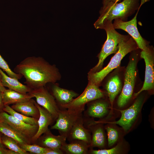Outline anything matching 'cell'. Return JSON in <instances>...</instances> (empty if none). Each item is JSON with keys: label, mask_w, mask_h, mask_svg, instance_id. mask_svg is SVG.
I'll return each instance as SVG.
<instances>
[{"label": "cell", "mask_w": 154, "mask_h": 154, "mask_svg": "<svg viewBox=\"0 0 154 154\" xmlns=\"http://www.w3.org/2000/svg\"><path fill=\"white\" fill-rule=\"evenodd\" d=\"M14 71L24 76L25 83L32 89L56 83L61 78L56 66L40 57L26 58L16 66Z\"/></svg>", "instance_id": "cell-1"}, {"label": "cell", "mask_w": 154, "mask_h": 154, "mask_svg": "<svg viewBox=\"0 0 154 154\" xmlns=\"http://www.w3.org/2000/svg\"><path fill=\"white\" fill-rule=\"evenodd\" d=\"M139 48L135 41L129 35H123L118 44V49L107 65L100 70L93 73L89 72L88 83L98 86L106 76L120 65L123 58L128 53Z\"/></svg>", "instance_id": "cell-2"}, {"label": "cell", "mask_w": 154, "mask_h": 154, "mask_svg": "<svg viewBox=\"0 0 154 154\" xmlns=\"http://www.w3.org/2000/svg\"><path fill=\"white\" fill-rule=\"evenodd\" d=\"M139 1L123 0L120 3H116L110 1L104 8H101L100 16L94 24L95 27L98 29L103 22L106 21H112L113 20L119 19L127 21L128 18L141 6Z\"/></svg>", "instance_id": "cell-3"}, {"label": "cell", "mask_w": 154, "mask_h": 154, "mask_svg": "<svg viewBox=\"0 0 154 154\" xmlns=\"http://www.w3.org/2000/svg\"><path fill=\"white\" fill-rule=\"evenodd\" d=\"M98 29H104L106 32L107 37L98 55V62L89 72L91 73L95 72L101 70L106 58L109 55L116 53L118 49L119 43L123 36L116 30L112 21H106L104 22Z\"/></svg>", "instance_id": "cell-4"}, {"label": "cell", "mask_w": 154, "mask_h": 154, "mask_svg": "<svg viewBox=\"0 0 154 154\" xmlns=\"http://www.w3.org/2000/svg\"><path fill=\"white\" fill-rule=\"evenodd\" d=\"M139 48L131 51L130 58L124 74L122 90L117 100L118 106L122 108L131 99L134 88L136 78V70L138 61Z\"/></svg>", "instance_id": "cell-5"}, {"label": "cell", "mask_w": 154, "mask_h": 154, "mask_svg": "<svg viewBox=\"0 0 154 154\" xmlns=\"http://www.w3.org/2000/svg\"><path fill=\"white\" fill-rule=\"evenodd\" d=\"M106 94L104 91L99 88V86L88 82L81 95L73 99L69 103L61 106L59 108L83 112L86 104L95 100L105 97Z\"/></svg>", "instance_id": "cell-6"}, {"label": "cell", "mask_w": 154, "mask_h": 154, "mask_svg": "<svg viewBox=\"0 0 154 154\" xmlns=\"http://www.w3.org/2000/svg\"><path fill=\"white\" fill-rule=\"evenodd\" d=\"M144 101V98L143 96H138L129 108L119 110L121 116L119 119L117 121L108 122L120 125L125 132L129 131L138 120Z\"/></svg>", "instance_id": "cell-7"}, {"label": "cell", "mask_w": 154, "mask_h": 154, "mask_svg": "<svg viewBox=\"0 0 154 154\" xmlns=\"http://www.w3.org/2000/svg\"><path fill=\"white\" fill-rule=\"evenodd\" d=\"M140 8L138 10L134 17L128 21H123L120 19L114 20L113 23L114 28L121 29L127 32L134 40L138 47L141 50L147 51L150 49L149 43L140 35L137 27V17Z\"/></svg>", "instance_id": "cell-8"}, {"label": "cell", "mask_w": 154, "mask_h": 154, "mask_svg": "<svg viewBox=\"0 0 154 154\" xmlns=\"http://www.w3.org/2000/svg\"><path fill=\"white\" fill-rule=\"evenodd\" d=\"M59 109L56 122L50 129L57 130L60 135L67 138L73 125L83 112L68 109Z\"/></svg>", "instance_id": "cell-9"}, {"label": "cell", "mask_w": 154, "mask_h": 154, "mask_svg": "<svg viewBox=\"0 0 154 154\" xmlns=\"http://www.w3.org/2000/svg\"><path fill=\"white\" fill-rule=\"evenodd\" d=\"M83 117L84 125L91 134L90 148L97 147L104 149L106 145L107 139L103 123L95 121L92 118Z\"/></svg>", "instance_id": "cell-10"}, {"label": "cell", "mask_w": 154, "mask_h": 154, "mask_svg": "<svg viewBox=\"0 0 154 154\" xmlns=\"http://www.w3.org/2000/svg\"><path fill=\"white\" fill-rule=\"evenodd\" d=\"M28 93L35 97L37 103L47 110L56 120L60 109L55 98L45 86L32 89Z\"/></svg>", "instance_id": "cell-11"}, {"label": "cell", "mask_w": 154, "mask_h": 154, "mask_svg": "<svg viewBox=\"0 0 154 154\" xmlns=\"http://www.w3.org/2000/svg\"><path fill=\"white\" fill-rule=\"evenodd\" d=\"M140 56L143 58L145 65V80L143 86L134 96L136 97L144 91L153 90L154 88V52L153 47L147 51L141 50Z\"/></svg>", "instance_id": "cell-12"}, {"label": "cell", "mask_w": 154, "mask_h": 154, "mask_svg": "<svg viewBox=\"0 0 154 154\" xmlns=\"http://www.w3.org/2000/svg\"><path fill=\"white\" fill-rule=\"evenodd\" d=\"M0 121L8 124L31 141V138L38 129V125H32L25 123L3 110L0 112Z\"/></svg>", "instance_id": "cell-13"}, {"label": "cell", "mask_w": 154, "mask_h": 154, "mask_svg": "<svg viewBox=\"0 0 154 154\" xmlns=\"http://www.w3.org/2000/svg\"><path fill=\"white\" fill-rule=\"evenodd\" d=\"M104 98L97 99L88 103L86 109L83 111V116L102 119L108 114L110 104Z\"/></svg>", "instance_id": "cell-14"}, {"label": "cell", "mask_w": 154, "mask_h": 154, "mask_svg": "<svg viewBox=\"0 0 154 154\" xmlns=\"http://www.w3.org/2000/svg\"><path fill=\"white\" fill-rule=\"evenodd\" d=\"M67 139L69 142L74 140L82 141L90 145L91 134L89 130L84 125L83 114L78 117L73 125L67 136Z\"/></svg>", "instance_id": "cell-15"}, {"label": "cell", "mask_w": 154, "mask_h": 154, "mask_svg": "<svg viewBox=\"0 0 154 154\" xmlns=\"http://www.w3.org/2000/svg\"><path fill=\"white\" fill-rule=\"evenodd\" d=\"M123 86L122 78L118 72L113 73L106 80L104 88L112 106L116 97L121 92Z\"/></svg>", "instance_id": "cell-16"}, {"label": "cell", "mask_w": 154, "mask_h": 154, "mask_svg": "<svg viewBox=\"0 0 154 154\" xmlns=\"http://www.w3.org/2000/svg\"><path fill=\"white\" fill-rule=\"evenodd\" d=\"M35 104L38 108L40 116L38 119V128L35 135L31 139V143H35L38 138L48 129V127L55 120L51 114L43 107Z\"/></svg>", "instance_id": "cell-17"}, {"label": "cell", "mask_w": 154, "mask_h": 154, "mask_svg": "<svg viewBox=\"0 0 154 154\" xmlns=\"http://www.w3.org/2000/svg\"><path fill=\"white\" fill-rule=\"evenodd\" d=\"M36 141L37 144L43 147L61 149L66 142V137L60 135L53 134L48 129Z\"/></svg>", "instance_id": "cell-18"}, {"label": "cell", "mask_w": 154, "mask_h": 154, "mask_svg": "<svg viewBox=\"0 0 154 154\" xmlns=\"http://www.w3.org/2000/svg\"><path fill=\"white\" fill-rule=\"evenodd\" d=\"M52 84L50 93L55 98L59 107L69 103L79 96L78 94L72 90L60 88L55 83Z\"/></svg>", "instance_id": "cell-19"}, {"label": "cell", "mask_w": 154, "mask_h": 154, "mask_svg": "<svg viewBox=\"0 0 154 154\" xmlns=\"http://www.w3.org/2000/svg\"><path fill=\"white\" fill-rule=\"evenodd\" d=\"M35 102L31 98L27 101L13 104L11 107L16 112L24 115L38 119L40 113Z\"/></svg>", "instance_id": "cell-20"}, {"label": "cell", "mask_w": 154, "mask_h": 154, "mask_svg": "<svg viewBox=\"0 0 154 154\" xmlns=\"http://www.w3.org/2000/svg\"><path fill=\"white\" fill-rule=\"evenodd\" d=\"M90 148V145L84 141L74 140L65 143L61 148L64 154H87Z\"/></svg>", "instance_id": "cell-21"}, {"label": "cell", "mask_w": 154, "mask_h": 154, "mask_svg": "<svg viewBox=\"0 0 154 154\" xmlns=\"http://www.w3.org/2000/svg\"><path fill=\"white\" fill-rule=\"evenodd\" d=\"M0 73L1 75L2 84L4 87L23 94L28 93L31 91L32 89L27 85L21 83L18 80L6 75L0 68Z\"/></svg>", "instance_id": "cell-22"}, {"label": "cell", "mask_w": 154, "mask_h": 154, "mask_svg": "<svg viewBox=\"0 0 154 154\" xmlns=\"http://www.w3.org/2000/svg\"><path fill=\"white\" fill-rule=\"evenodd\" d=\"M2 96L5 105H7L25 102L34 98L28 93H22L9 89L2 92Z\"/></svg>", "instance_id": "cell-23"}, {"label": "cell", "mask_w": 154, "mask_h": 154, "mask_svg": "<svg viewBox=\"0 0 154 154\" xmlns=\"http://www.w3.org/2000/svg\"><path fill=\"white\" fill-rule=\"evenodd\" d=\"M0 132L15 140L19 144H31V141L7 123L0 121Z\"/></svg>", "instance_id": "cell-24"}, {"label": "cell", "mask_w": 154, "mask_h": 154, "mask_svg": "<svg viewBox=\"0 0 154 154\" xmlns=\"http://www.w3.org/2000/svg\"><path fill=\"white\" fill-rule=\"evenodd\" d=\"M109 123H108L110 124L106 125L104 128L107 132L108 146L111 147L119 141L120 135L119 131L114 124L111 123V125Z\"/></svg>", "instance_id": "cell-25"}, {"label": "cell", "mask_w": 154, "mask_h": 154, "mask_svg": "<svg viewBox=\"0 0 154 154\" xmlns=\"http://www.w3.org/2000/svg\"><path fill=\"white\" fill-rule=\"evenodd\" d=\"M3 110L16 119L26 123L32 125H38V119L28 117L13 110L9 105H5Z\"/></svg>", "instance_id": "cell-26"}, {"label": "cell", "mask_w": 154, "mask_h": 154, "mask_svg": "<svg viewBox=\"0 0 154 154\" xmlns=\"http://www.w3.org/2000/svg\"><path fill=\"white\" fill-rule=\"evenodd\" d=\"M2 142L5 147L17 154H28L29 153L19 145L18 143L12 138L2 134L1 136Z\"/></svg>", "instance_id": "cell-27"}, {"label": "cell", "mask_w": 154, "mask_h": 154, "mask_svg": "<svg viewBox=\"0 0 154 154\" xmlns=\"http://www.w3.org/2000/svg\"><path fill=\"white\" fill-rule=\"evenodd\" d=\"M123 148L121 143H119L116 146L109 149H101L98 150L90 148L88 154H117L123 153Z\"/></svg>", "instance_id": "cell-28"}, {"label": "cell", "mask_w": 154, "mask_h": 154, "mask_svg": "<svg viewBox=\"0 0 154 154\" xmlns=\"http://www.w3.org/2000/svg\"><path fill=\"white\" fill-rule=\"evenodd\" d=\"M18 144L25 151L34 154H44L46 149V147H42L37 144L32 145L27 143Z\"/></svg>", "instance_id": "cell-29"}, {"label": "cell", "mask_w": 154, "mask_h": 154, "mask_svg": "<svg viewBox=\"0 0 154 154\" xmlns=\"http://www.w3.org/2000/svg\"><path fill=\"white\" fill-rule=\"evenodd\" d=\"M0 68L6 72L9 76L17 80L20 79L23 77L21 74L16 73L13 71L0 54Z\"/></svg>", "instance_id": "cell-30"}, {"label": "cell", "mask_w": 154, "mask_h": 154, "mask_svg": "<svg viewBox=\"0 0 154 154\" xmlns=\"http://www.w3.org/2000/svg\"><path fill=\"white\" fill-rule=\"evenodd\" d=\"M60 149L46 148L44 154H63Z\"/></svg>", "instance_id": "cell-31"}, {"label": "cell", "mask_w": 154, "mask_h": 154, "mask_svg": "<svg viewBox=\"0 0 154 154\" xmlns=\"http://www.w3.org/2000/svg\"><path fill=\"white\" fill-rule=\"evenodd\" d=\"M0 154H17L15 152L8 149L0 147Z\"/></svg>", "instance_id": "cell-32"}, {"label": "cell", "mask_w": 154, "mask_h": 154, "mask_svg": "<svg viewBox=\"0 0 154 154\" xmlns=\"http://www.w3.org/2000/svg\"><path fill=\"white\" fill-rule=\"evenodd\" d=\"M5 106L3 100L2 92L0 91V112L3 111Z\"/></svg>", "instance_id": "cell-33"}, {"label": "cell", "mask_w": 154, "mask_h": 154, "mask_svg": "<svg viewBox=\"0 0 154 154\" xmlns=\"http://www.w3.org/2000/svg\"><path fill=\"white\" fill-rule=\"evenodd\" d=\"M1 75L0 73V91L2 92H3L6 89L2 84L1 81Z\"/></svg>", "instance_id": "cell-34"}, {"label": "cell", "mask_w": 154, "mask_h": 154, "mask_svg": "<svg viewBox=\"0 0 154 154\" xmlns=\"http://www.w3.org/2000/svg\"><path fill=\"white\" fill-rule=\"evenodd\" d=\"M112 0H103L102 1V6L101 8H104L107 4Z\"/></svg>", "instance_id": "cell-35"}, {"label": "cell", "mask_w": 154, "mask_h": 154, "mask_svg": "<svg viewBox=\"0 0 154 154\" xmlns=\"http://www.w3.org/2000/svg\"><path fill=\"white\" fill-rule=\"evenodd\" d=\"M2 133L0 132V147L1 148H5V146L3 144L1 140V136Z\"/></svg>", "instance_id": "cell-36"}, {"label": "cell", "mask_w": 154, "mask_h": 154, "mask_svg": "<svg viewBox=\"0 0 154 154\" xmlns=\"http://www.w3.org/2000/svg\"><path fill=\"white\" fill-rule=\"evenodd\" d=\"M120 0H112L111 1H112L114 3H117Z\"/></svg>", "instance_id": "cell-37"}]
</instances>
